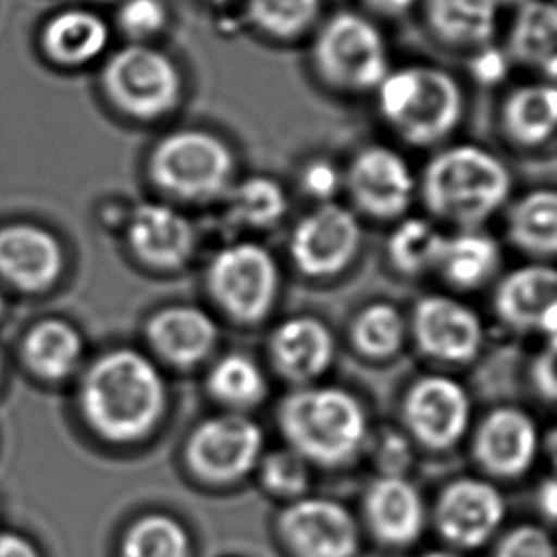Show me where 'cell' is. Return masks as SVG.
Segmentation results:
<instances>
[{
  "instance_id": "cell-1",
  "label": "cell",
  "mask_w": 557,
  "mask_h": 557,
  "mask_svg": "<svg viewBox=\"0 0 557 557\" xmlns=\"http://www.w3.org/2000/svg\"><path fill=\"white\" fill-rule=\"evenodd\" d=\"M78 406L84 421L106 442L137 444L151 436L166 414V381L149 356L116 348L86 371Z\"/></svg>"
},
{
  "instance_id": "cell-2",
  "label": "cell",
  "mask_w": 557,
  "mask_h": 557,
  "mask_svg": "<svg viewBox=\"0 0 557 557\" xmlns=\"http://www.w3.org/2000/svg\"><path fill=\"white\" fill-rule=\"evenodd\" d=\"M276 421L287 447L322 468L350 465L371 434L362 401L332 384L297 386L280 401Z\"/></svg>"
},
{
  "instance_id": "cell-3",
  "label": "cell",
  "mask_w": 557,
  "mask_h": 557,
  "mask_svg": "<svg viewBox=\"0 0 557 557\" xmlns=\"http://www.w3.org/2000/svg\"><path fill=\"white\" fill-rule=\"evenodd\" d=\"M512 190L505 162L478 145H453L422 170L417 195L432 218L459 228H482Z\"/></svg>"
},
{
  "instance_id": "cell-4",
  "label": "cell",
  "mask_w": 557,
  "mask_h": 557,
  "mask_svg": "<svg viewBox=\"0 0 557 557\" xmlns=\"http://www.w3.org/2000/svg\"><path fill=\"white\" fill-rule=\"evenodd\" d=\"M375 94L384 122L414 147H432L453 136L467 109L459 81L432 65L391 69Z\"/></svg>"
},
{
  "instance_id": "cell-5",
  "label": "cell",
  "mask_w": 557,
  "mask_h": 557,
  "mask_svg": "<svg viewBox=\"0 0 557 557\" xmlns=\"http://www.w3.org/2000/svg\"><path fill=\"white\" fill-rule=\"evenodd\" d=\"M149 175L177 202H221L236 182V157L225 139L208 129H175L154 145Z\"/></svg>"
},
{
  "instance_id": "cell-6",
  "label": "cell",
  "mask_w": 557,
  "mask_h": 557,
  "mask_svg": "<svg viewBox=\"0 0 557 557\" xmlns=\"http://www.w3.org/2000/svg\"><path fill=\"white\" fill-rule=\"evenodd\" d=\"M206 287L228 320L256 325L271 317L278 301L282 272L276 257L261 244L233 242L211 257Z\"/></svg>"
},
{
  "instance_id": "cell-7",
  "label": "cell",
  "mask_w": 557,
  "mask_h": 557,
  "mask_svg": "<svg viewBox=\"0 0 557 557\" xmlns=\"http://www.w3.org/2000/svg\"><path fill=\"white\" fill-rule=\"evenodd\" d=\"M312 65L333 90L375 91L391 71L381 30L355 12H339L320 27L312 42Z\"/></svg>"
},
{
  "instance_id": "cell-8",
  "label": "cell",
  "mask_w": 557,
  "mask_h": 557,
  "mask_svg": "<svg viewBox=\"0 0 557 557\" xmlns=\"http://www.w3.org/2000/svg\"><path fill=\"white\" fill-rule=\"evenodd\" d=\"M103 88L122 113L136 121H159L182 103L183 76L166 53L134 42L109 58Z\"/></svg>"
},
{
  "instance_id": "cell-9",
  "label": "cell",
  "mask_w": 557,
  "mask_h": 557,
  "mask_svg": "<svg viewBox=\"0 0 557 557\" xmlns=\"http://www.w3.org/2000/svg\"><path fill=\"white\" fill-rule=\"evenodd\" d=\"M264 453V432L248 413L213 414L196 424L185 444V460L203 482L234 483L257 470Z\"/></svg>"
},
{
  "instance_id": "cell-10",
  "label": "cell",
  "mask_w": 557,
  "mask_h": 557,
  "mask_svg": "<svg viewBox=\"0 0 557 557\" xmlns=\"http://www.w3.org/2000/svg\"><path fill=\"white\" fill-rule=\"evenodd\" d=\"M362 248V226L352 210L335 202L318 203L289 236V257L307 278H333L347 271Z\"/></svg>"
},
{
  "instance_id": "cell-11",
  "label": "cell",
  "mask_w": 557,
  "mask_h": 557,
  "mask_svg": "<svg viewBox=\"0 0 557 557\" xmlns=\"http://www.w3.org/2000/svg\"><path fill=\"white\" fill-rule=\"evenodd\" d=\"M407 436L432 451H445L467 436L472 401L467 388L453 376H419L401 401Z\"/></svg>"
},
{
  "instance_id": "cell-12",
  "label": "cell",
  "mask_w": 557,
  "mask_h": 557,
  "mask_svg": "<svg viewBox=\"0 0 557 557\" xmlns=\"http://www.w3.org/2000/svg\"><path fill=\"white\" fill-rule=\"evenodd\" d=\"M343 187L356 210L379 219H401L417 196V177L398 151L370 145L355 154L343 172Z\"/></svg>"
},
{
  "instance_id": "cell-13",
  "label": "cell",
  "mask_w": 557,
  "mask_h": 557,
  "mask_svg": "<svg viewBox=\"0 0 557 557\" xmlns=\"http://www.w3.org/2000/svg\"><path fill=\"white\" fill-rule=\"evenodd\" d=\"M409 335L430 360L465 366L482 352L485 327L467 302L449 295H426L414 305Z\"/></svg>"
},
{
  "instance_id": "cell-14",
  "label": "cell",
  "mask_w": 557,
  "mask_h": 557,
  "mask_svg": "<svg viewBox=\"0 0 557 557\" xmlns=\"http://www.w3.org/2000/svg\"><path fill=\"white\" fill-rule=\"evenodd\" d=\"M278 531L295 557H356L360 550L355 516L332 498L292 500L280 516Z\"/></svg>"
},
{
  "instance_id": "cell-15",
  "label": "cell",
  "mask_w": 557,
  "mask_h": 557,
  "mask_svg": "<svg viewBox=\"0 0 557 557\" xmlns=\"http://www.w3.org/2000/svg\"><path fill=\"white\" fill-rule=\"evenodd\" d=\"M505 518V497L487 480L460 478L437 498V529L459 550L485 546L497 535Z\"/></svg>"
},
{
  "instance_id": "cell-16",
  "label": "cell",
  "mask_w": 557,
  "mask_h": 557,
  "mask_svg": "<svg viewBox=\"0 0 557 557\" xmlns=\"http://www.w3.org/2000/svg\"><path fill=\"white\" fill-rule=\"evenodd\" d=\"M543 437L535 419L520 407H495L475 426L472 451L495 478L513 480L535 467Z\"/></svg>"
},
{
  "instance_id": "cell-17",
  "label": "cell",
  "mask_w": 557,
  "mask_h": 557,
  "mask_svg": "<svg viewBox=\"0 0 557 557\" xmlns=\"http://www.w3.org/2000/svg\"><path fill=\"white\" fill-rule=\"evenodd\" d=\"M493 309L513 332L541 333L546 339L556 337V271L550 264L533 263L508 272L495 287Z\"/></svg>"
},
{
  "instance_id": "cell-18",
  "label": "cell",
  "mask_w": 557,
  "mask_h": 557,
  "mask_svg": "<svg viewBox=\"0 0 557 557\" xmlns=\"http://www.w3.org/2000/svg\"><path fill=\"white\" fill-rule=\"evenodd\" d=\"M126 240L141 263L157 271H177L193 259L198 244L193 221L166 202L136 206L126 223Z\"/></svg>"
},
{
  "instance_id": "cell-19",
  "label": "cell",
  "mask_w": 557,
  "mask_h": 557,
  "mask_svg": "<svg viewBox=\"0 0 557 557\" xmlns=\"http://www.w3.org/2000/svg\"><path fill=\"white\" fill-rule=\"evenodd\" d=\"M269 358L274 371L295 386L314 384L332 368L335 337L320 318H287L272 330Z\"/></svg>"
},
{
  "instance_id": "cell-20",
  "label": "cell",
  "mask_w": 557,
  "mask_h": 557,
  "mask_svg": "<svg viewBox=\"0 0 557 557\" xmlns=\"http://www.w3.org/2000/svg\"><path fill=\"white\" fill-rule=\"evenodd\" d=\"M65 256L60 240L37 225L0 228V278L20 292L40 294L58 282Z\"/></svg>"
},
{
  "instance_id": "cell-21",
  "label": "cell",
  "mask_w": 557,
  "mask_h": 557,
  "mask_svg": "<svg viewBox=\"0 0 557 557\" xmlns=\"http://www.w3.org/2000/svg\"><path fill=\"white\" fill-rule=\"evenodd\" d=\"M218 322L196 305H170L147 322V341L162 362L193 370L206 362L219 345Z\"/></svg>"
},
{
  "instance_id": "cell-22",
  "label": "cell",
  "mask_w": 557,
  "mask_h": 557,
  "mask_svg": "<svg viewBox=\"0 0 557 557\" xmlns=\"http://www.w3.org/2000/svg\"><path fill=\"white\" fill-rule=\"evenodd\" d=\"M371 533L392 548L417 543L424 531L426 510L421 493L404 475H381L363 500Z\"/></svg>"
},
{
  "instance_id": "cell-23",
  "label": "cell",
  "mask_w": 557,
  "mask_h": 557,
  "mask_svg": "<svg viewBox=\"0 0 557 557\" xmlns=\"http://www.w3.org/2000/svg\"><path fill=\"white\" fill-rule=\"evenodd\" d=\"M503 264V249L482 228H459L445 234L444 251L436 272L447 286L474 292L490 284Z\"/></svg>"
},
{
  "instance_id": "cell-24",
  "label": "cell",
  "mask_w": 557,
  "mask_h": 557,
  "mask_svg": "<svg viewBox=\"0 0 557 557\" xmlns=\"http://www.w3.org/2000/svg\"><path fill=\"white\" fill-rule=\"evenodd\" d=\"M557 122V91L552 83L523 84L506 96L500 126L508 141L525 149L548 144Z\"/></svg>"
},
{
  "instance_id": "cell-25",
  "label": "cell",
  "mask_w": 557,
  "mask_h": 557,
  "mask_svg": "<svg viewBox=\"0 0 557 557\" xmlns=\"http://www.w3.org/2000/svg\"><path fill=\"white\" fill-rule=\"evenodd\" d=\"M508 55L543 73L548 83L557 73V10L550 0H529L518 8L508 37Z\"/></svg>"
},
{
  "instance_id": "cell-26",
  "label": "cell",
  "mask_w": 557,
  "mask_h": 557,
  "mask_svg": "<svg viewBox=\"0 0 557 557\" xmlns=\"http://www.w3.org/2000/svg\"><path fill=\"white\" fill-rule=\"evenodd\" d=\"M506 236L513 248L535 259H552L557 251V195L535 188L520 196L506 211Z\"/></svg>"
},
{
  "instance_id": "cell-27",
  "label": "cell",
  "mask_w": 557,
  "mask_h": 557,
  "mask_svg": "<svg viewBox=\"0 0 557 557\" xmlns=\"http://www.w3.org/2000/svg\"><path fill=\"white\" fill-rule=\"evenodd\" d=\"M430 29L457 48L490 46L497 30V0H426Z\"/></svg>"
},
{
  "instance_id": "cell-28",
  "label": "cell",
  "mask_w": 557,
  "mask_h": 557,
  "mask_svg": "<svg viewBox=\"0 0 557 557\" xmlns=\"http://www.w3.org/2000/svg\"><path fill=\"white\" fill-rule=\"evenodd\" d=\"M111 40L107 23L88 10H65L46 25L42 42L53 61L61 65H86L106 52Z\"/></svg>"
},
{
  "instance_id": "cell-29",
  "label": "cell",
  "mask_w": 557,
  "mask_h": 557,
  "mask_svg": "<svg viewBox=\"0 0 557 557\" xmlns=\"http://www.w3.org/2000/svg\"><path fill=\"white\" fill-rule=\"evenodd\" d=\"M83 337L63 320H42L23 339V360L45 381H63L83 360Z\"/></svg>"
},
{
  "instance_id": "cell-30",
  "label": "cell",
  "mask_w": 557,
  "mask_h": 557,
  "mask_svg": "<svg viewBox=\"0 0 557 557\" xmlns=\"http://www.w3.org/2000/svg\"><path fill=\"white\" fill-rule=\"evenodd\" d=\"M206 391L226 411L248 413L267 399L269 379L251 356L231 352L211 366L206 375Z\"/></svg>"
},
{
  "instance_id": "cell-31",
  "label": "cell",
  "mask_w": 557,
  "mask_h": 557,
  "mask_svg": "<svg viewBox=\"0 0 557 557\" xmlns=\"http://www.w3.org/2000/svg\"><path fill=\"white\" fill-rule=\"evenodd\" d=\"M221 202L225 206L226 221L248 231L274 228L286 218L289 206L286 188L267 175H251L234 182Z\"/></svg>"
},
{
  "instance_id": "cell-32",
  "label": "cell",
  "mask_w": 557,
  "mask_h": 557,
  "mask_svg": "<svg viewBox=\"0 0 557 557\" xmlns=\"http://www.w3.org/2000/svg\"><path fill=\"white\" fill-rule=\"evenodd\" d=\"M444 244L445 234L430 219L404 218L386 242V253L394 271L419 278L436 272Z\"/></svg>"
},
{
  "instance_id": "cell-33",
  "label": "cell",
  "mask_w": 557,
  "mask_h": 557,
  "mask_svg": "<svg viewBox=\"0 0 557 557\" xmlns=\"http://www.w3.org/2000/svg\"><path fill=\"white\" fill-rule=\"evenodd\" d=\"M409 322L392 302L376 301L363 307L350 324V343L358 355L370 360H388L406 345Z\"/></svg>"
},
{
  "instance_id": "cell-34",
  "label": "cell",
  "mask_w": 557,
  "mask_h": 557,
  "mask_svg": "<svg viewBox=\"0 0 557 557\" xmlns=\"http://www.w3.org/2000/svg\"><path fill=\"white\" fill-rule=\"evenodd\" d=\"M190 536L180 521L151 513L137 520L122 539V557H190Z\"/></svg>"
},
{
  "instance_id": "cell-35",
  "label": "cell",
  "mask_w": 557,
  "mask_h": 557,
  "mask_svg": "<svg viewBox=\"0 0 557 557\" xmlns=\"http://www.w3.org/2000/svg\"><path fill=\"white\" fill-rule=\"evenodd\" d=\"M322 0H248L249 22L267 37L294 40L317 23Z\"/></svg>"
},
{
  "instance_id": "cell-36",
  "label": "cell",
  "mask_w": 557,
  "mask_h": 557,
  "mask_svg": "<svg viewBox=\"0 0 557 557\" xmlns=\"http://www.w3.org/2000/svg\"><path fill=\"white\" fill-rule=\"evenodd\" d=\"M257 470L264 491L274 497L297 500L309 491L310 465L289 447L263 453Z\"/></svg>"
},
{
  "instance_id": "cell-37",
  "label": "cell",
  "mask_w": 557,
  "mask_h": 557,
  "mask_svg": "<svg viewBox=\"0 0 557 557\" xmlns=\"http://www.w3.org/2000/svg\"><path fill=\"white\" fill-rule=\"evenodd\" d=\"M366 451L371 453V459L381 475H404L413 462V447L406 432L394 429H383L373 437L370 434Z\"/></svg>"
},
{
  "instance_id": "cell-38",
  "label": "cell",
  "mask_w": 557,
  "mask_h": 557,
  "mask_svg": "<svg viewBox=\"0 0 557 557\" xmlns=\"http://www.w3.org/2000/svg\"><path fill=\"white\" fill-rule=\"evenodd\" d=\"M166 22V8L160 0H124L119 10L122 33L136 42L157 37Z\"/></svg>"
},
{
  "instance_id": "cell-39",
  "label": "cell",
  "mask_w": 557,
  "mask_h": 557,
  "mask_svg": "<svg viewBox=\"0 0 557 557\" xmlns=\"http://www.w3.org/2000/svg\"><path fill=\"white\" fill-rule=\"evenodd\" d=\"M495 557H556V546L543 528L521 525L500 541Z\"/></svg>"
},
{
  "instance_id": "cell-40",
  "label": "cell",
  "mask_w": 557,
  "mask_h": 557,
  "mask_svg": "<svg viewBox=\"0 0 557 557\" xmlns=\"http://www.w3.org/2000/svg\"><path fill=\"white\" fill-rule=\"evenodd\" d=\"M301 187L317 202H333L343 187V172L330 160H312L302 168Z\"/></svg>"
},
{
  "instance_id": "cell-41",
  "label": "cell",
  "mask_w": 557,
  "mask_h": 557,
  "mask_svg": "<svg viewBox=\"0 0 557 557\" xmlns=\"http://www.w3.org/2000/svg\"><path fill=\"white\" fill-rule=\"evenodd\" d=\"M556 356V337H552L546 339L543 350H539V355L533 358L529 370L533 388L546 401H554L557 396Z\"/></svg>"
},
{
  "instance_id": "cell-42",
  "label": "cell",
  "mask_w": 557,
  "mask_h": 557,
  "mask_svg": "<svg viewBox=\"0 0 557 557\" xmlns=\"http://www.w3.org/2000/svg\"><path fill=\"white\" fill-rule=\"evenodd\" d=\"M508 71V58L505 53L493 50L491 46H483L478 50L472 61V73L480 83L497 84L503 81Z\"/></svg>"
},
{
  "instance_id": "cell-43",
  "label": "cell",
  "mask_w": 557,
  "mask_h": 557,
  "mask_svg": "<svg viewBox=\"0 0 557 557\" xmlns=\"http://www.w3.org/2000/svg\"><path fill=\"white\" fill-rule=\"evenodd\" d=\"M0 557H40V554L25 536L0 531Z\"/></svg>"
},
{
  "instance_id": "cell-44",
  "label": "cell",
  "mask_w": 557,
  "mask_h": 557,
  "mask_svg": "<svg viewBox=\"0 0 557 557\" xmlns=\"http://www.w3.org/2000/svg\"><path fill=\"white\" fill-rule=\"evenodd\" d=\"M362 2L375 14L394 17V15L406 14L417 0H362Z\"/></svg>"
},
{
  "instance_id": "cell-45",
  "label": "cell",
  "mask_w": 557,
  "mask_h": 557,
  "mask_svg": "<svg viewBox=\"0 0 557 557\" xmlns=\"http://www.w3.org/2000/svg\"><path fill=\"white\" fill-rule=\"evenodd\" d=\"M539 506H541V512L548 518V520H556L557 512V487L554 480H548L541 485L539 490Z\"/></svg>"
},
{
  "instance_id": "cell-46",
  "label": "cell",
  "mask_w": 557,
  "mask_h": 557,
  "mask_svg": "<svg viewBox=\"0 0 557 557\" xmlns=\"http://www.w3.org/2000/svg\"><path fill=\"white\" fill-rule=\"evenodd\" d=\"M422 557H465L459 552L451 550H432L429 554H424Z\"/></svg>"
},
{
  "instance_id": "cell-47",
  "label": "cell",
  "mask_w": 557,
  "mask_h": 557,
  "mask_svg": "<svg viewBox=\"0 0 557 557\" xmlns=\"http://www.w3.org/2000/svg\"><path fill=\"white\" fill-rule=\"evenodd\" d=\"M529 2V0H497V4H516V7L520 8Z\"/></svg>"
},
{
  "instance_id": "cell-48",
  "label": "cell",
  "mask_w": 557,
  "mask_h": 557,
  "mask_svg": "<svg viewBox=\"0 0 557 557\" xmlns=\"http://www.w3.org/2000/svg\"><path fill=\"white\" fill-rule=\"evenodd\" d=\"M4 312V297H2V294H0V314Z\"/></svg>"
},
{
  "instance_id": "cell-49",
  "label": "cell",
  "mask_w": 557,
  "mask_h": 557,
  "mask_svg": "<svg viewBox=\"0 0 557 557\" xmlns=\"http://www.w3.org/2000/svg\"><path fill=\"white\" fill-rule=\"evenodd\" d=\"M211 2H218V4H223V2H228V0H211Z\"/></svg>"
},
{
  "instance_id": "cell-50",
  "label": "cell",
  "mask_w": 557,
  "mask_h": 557,
  "mask_svg": "<svg viewBox=\"0 0 557 557\" xmlns=\"http://www.w3.org/2000/svg\"><path fill=\"white\" fill-rule=\"evenodd\" d=\"M0 371H2V355H0Z\"/></svg>"
},
{
  "instance_id": "cell-51",
  "label": "cell",
  "mask_w": 557,
  "mask_h": 557,
  "mask_svg": "<svg viewBox=\"0 0 557 557\" xmlns=\"http://www.w3.org/2000/svg\"><path fill=\"white\" fill-rule=\"evenodd\" d=\"M99 2H111V0H99Z\"/></svg>"
}]
</instances>
